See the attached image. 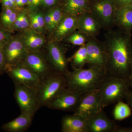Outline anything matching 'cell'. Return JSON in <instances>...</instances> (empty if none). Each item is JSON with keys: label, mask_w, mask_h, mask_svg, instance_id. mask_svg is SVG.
Masks as SVG:
<instances>
[{"label": "cell", "mask_w": 132, "mask_h": 132, "mask_svg": "<svg viewBox=\"0 0 132 132\" xmlns=\"http://www.w3.org/2000/svg\"><path fill=\"white\" fill-rule=\"evenodd\" d=\"M127 36L109 32L104 44L108 56L107 75L127 80L132 66V46Z\"/></svg>", "instance_id": "cell-1"}, {"label": "cell", "mask_w": 132, "mask_h": 132, "mask_svg": "<svg viewBox=\"0 0 132 132\" xmlns=\"http://www.w3.org/2000/svg\"><path fill=\"white\" fill-rule=\"evenodd\" d=\"M106 76L105 71L90 68L69 71L65 75L67 88L82 93L98 89Z\"/></svg>", "instance_id": "cell-2"}, {"label": "cell", "mask_w": 132, "mask_h": 132, "mask_svg": "<svg viewBox=\"0 0 132 132\" xmlns=\"http://www.w3.org/2000/svg\"><path fill=\"white\" fill-rule=\"evenodd\" d=\"M98 89L103 109L122 101L131 90L127 80L108 75Z\"/></svg>", "instance_id": "cell-3"}, {"label": "cell", "mask_w": 132, "mask_h": 132, "mask_svg": "<svg viewBox=\"0 0 132 132\" xmlns=\"http://www.w3.org/2000/svg\"><path fill=\"white\" fill-rule=\"evenodd\" d=\"M66 88L65 76L55 72L42 81L36 90L40 108L47 106L61 91Z\"/></svg>", "instance_id": "cell-4"}, {"label": "cell", "mask_w": 132, "mask_h": 132, "mask_svg": "<svg viewBox=\"0 0 132 132\" xmlns=\"http://www.w3.org/2000/svg\"><path fill=\"white\" fill-rule=\"evenodd\" d=\"M14 85V96L21 113L34 116L40 108L36 90L24 85Z\"/></svg>", "instance_id": "cell-5"}, {"label": "cell", "mask_w": 132, "mask_h": 132, "mask_svg": "<svg viewBox=\"0 0 132 132\" xmlns=\"http://www.w3.org/2000/svg\"><path fill=\"white\" fill-rule=\"evenodd\" d=\"M65 48L53 40L50 41L46 47L45 55L53 71L65 76L68 70V59L66 58Z\"/></svg>", "instance_id": "cell-6"}, {"label": "cell", "mask_w": 132, "mask_h": 132, "mask_svg": "<svg viewBox=\"0 0 132 132\" xmlns=\"http://www.w3.org/2000/svg\"><path fill=\"white\" fill-rule=\"evenodd\" d=\"M103 109L98 89L83 94L74 114L87 120Z\"/></svg>", "instance_id": "cell-7"}, {"label": "cell", "mask_w": 132, "mask_h": 132, "mask_svg": "<svg viewBox=\"0 0 132 132\" xmlns=\"http://www.w3.org/2000/svg\"><path fill=\"white\" fill-rule=\"evenodd\" d=\"M88 68L97 69L106 73L108 56L104 43L94 39H90L86 43Z\"/></svg>", "instance_id": "cell-8"}, {"label": "cell", "mask_w": 132, "mask_h": 132, "mask_svg": "<svg viewBox=\"0 0 132 132\" xmlns=\"http://www.w3.org/2000/svg\"><path fill=\"white\" fill-rule=\"evenodd\" d=\"M6 73L14 84L24 85L36 90L40 84V80L22 63L7 67Z\"/></svg>", "instance_id": "cell-9"}, {"label": "cell", "mask_w": 132, "mask_h": 132, "mask_svg": "<svg viewBox=\"0 0 132 132\" xmlns=\"http://www.w3.org/2000/svg\"><path fill=\"white\" fill-rule=\"evenodd\" d=\"M83 94L66 88L61 91L47 107L55 110L74 112Z\"/></svg>", "instance_id": "cell-10"}, {"label": "cell", "mask_w": 132, "mask_h": 132, "mask_svg": "<svg viewBox=\"0 0 132 132\" xmlns=\"http://www.w3.org/2000/svg\"><path fill=\"white\" fill-rule=\"evenodd\" d=\"M22 63L41 81L54 72L41 51L28 52Z\"/></svg>", "instance_id": "cell-11"}, {"label": "cell", "mask_w": 132, "mask_h": 132, "mask_svg": "<svg viewBox=\"0 0 132 132\" xmlns=\"http://www.w3.org/2000/svg\"><path fill=\"white\" fill-rule=\"evenodd\" d=\"M3 50L7 65V67L22 63L28 53L18 35H14L4 46Z\"/></svg>", "instance_id": "cell-12"}, {"label": "cell", "mask_w": 132, "mask_h": 132, "mask_svg": "<svg viewBox=\"0 0 132 132\" xmlns=\"http://www.w3.org/2000/svg\"><path fill=\"white\" fill-rule=\"evenodd\" d=\"M115 9L113 0H102L95 3L90 13L101 27H109L114 22Z\"/></svg>", "instance_id": "cell-13"}, {"label": "cell", "mask_w": 132, "mask_h": 132, "mask_svg": "<svg viewBox=\"0 0 132 132\" xmlns=\"http://www.w3.org/2000/svg\"><path fill=\"white\" fill-rule=\"evenodd\" d=\"M87 132H114L117 125L103 110L86 120Z\"/></svg>", "instance_id": "cell-14"}, {"label": "cell", "mask_w": 132, "mask_h": 132, "mask_svg": "<svg viewBox=\"0 0 132 132\" xmlns=\"http://www.w3.org/2000/svg\"><path fill=\"white\" fill-rule=\"evenodd\" d=\"M19 32L17 35L28 52H40L46 43V39L43 34L31 28Z\"/></svg>", "instance_id": "cell-15"}, {"label": "cell", "mask_w": 132, "mask_h": 132, "mask_svg": "<svg viewBox=\"0 0 132 132\" xmlns=\"http://www.w3.org/2000/svg\"><path fill=\"white\" fill-rule=\"evenodd\" d=\"M78 17L65 15L53 32V40L60 42L77 29Z\"/></svg>", "instance_id": "cell-16"}, {"label": "cell", "mask_w": 132, "mask_h": 132, "mask_svg": "<svg viewBox=\"0 0 132 132\" xmlns=\"http://www.w3.org/2000/svg\"><path fill=\"white\" fill-rule=\"evenodd\" d=\"M101 26L91 13H87L77 18V29L87 36L97 34Z\"/></svg>", "instance_id": "cell-17"}, {"label": "cell", "mask_w": 132, "mask_h": 132, "mask_svg": "<svg viewBox=\"0 0 132 132\" xmlns=\"http://www.w3.org/2000/svg\"><path fill=\"white\" fill-rule=\"evenodd\" d=\"M62 132H87L86 120L76 114L64 116L61 120Z\"/></svg>", "instance_id": "cell-18"}, {"label": "cell", "mask_w": 132, "mask_h": 132, "mask_svg": "<svg viewBox=\"0 0 132 132\" xmlns=\"http://www.w3.org/2000/svg\"><path fill=\"white\" fill-rule=\"evenodd\" d=\"M34 116L21 113L19 117L2 125V129L7 132H24L29 128Z\"/></svg>", "instance_id": "cell-19"}, {"label": "cell", "mask_w": 132, "mask_h": 132, "mask_svg": "<svg viewBox=\"0 0 132 132\" xmlns=\"http://www.w3.org/2000/svg\"><path fill=\"white\" fill-rule=\"evenodd\" d=\"M62 9L64 15L76 17L90 13V9L86 0H64Z\"/></svg>", "instance_id": "cell-20"}, {"label": "cell", "mask_w": 132, "mask_h": 132, "mask_svg": "<svg viewBox=\"0 0 132 132\" xmlns=\"http://www.w3.org/2000/svg\"><path fill=\"white\" fill-rule=\"evenodd\" d=\"M121 27L132 28V4L121 6L115 9L114 22Z\"/></svg>", "instance_id": "cell-21"}, {"label": "cell", "mask_w": 132, "mask_h": 132, "mask_svg": "<svg viewBox=\"0 0 132 132\" xmlns=\"http://www.w3.org/2000/svg\"><path fill=\"white\" fill-rule=\"evenodd\" d=\"M19 10L15 8L2 7L0 14V26L14 32V26Z\"/></svg>", "instance_id": "cell-22"}, {"label": "cell", "mask_w": 132, "mask_h": 132, "mask_svg": "<svg viewBox=\"0 0 132 132\" xmlns=\"http://www.w3.org/2000/svg\"><path fill=\"white\" fill-rule=\"evenodd\" d=\"M68 61L69 62H71L73 70L82 69L87 62V51L86 45L81 46L75 53L68 59Z\"/></svg>", "instance_id": "cell-23"}, {"label": "cell", "mask_w": 132, "mask_h": 132, "mask_svg": "<svg viewBox=\"0 0 132 132\" xmlns=\"http://www.w3.org/2000/svg\"><path fill=\"white\" fill-rule=\"evenodd\" d=\"M30 28L31 23L28 10L23 9L20 10L15 22L13 31L20 32Z\"/></svg>", "instance_id": "cell-24"}, {"label": "cell", "mask_w": 132, "mask_h": 132, "mask_svg": "<svg viewBox=\"0 0 132 132\" xmlns=\"http://www.w3.org/2000/svg\"><path fill=\"white\" fill-rule=\"evenodd\" d=\"M113 114L115 120H123L131 115V109L128 104L119 101L116 105Z\"/></svg>", "instance_id": "cell-25"}, {"label": "cell", "mask_w": 132, "mask_h": 132, "mask_svg": "<svg viewBox=\"0 0 132 132\" xmlns=\"http://www.w3.org/2000/svg\"><path fill=\"white\" fill-rule=\"evenodd\" d=\"M86 36L80 32L75 31L66 38L68 42L75 46H82L85 45L87 41Z\"/></svg>", "instance_id": "cell-26"}, {"label": "cell", "mask_w": 132, "mask_h": 132, "mask_svg": "<svg viewBox=\"0 0 132 132\" xmlns=\"http://www.w3.org/2000/svg\"><path fill=\"white\" fill-rule=\"evenodd\" d=\"M64 16L62 8L55 7L52 8V22L49 32L52 33L53 32Z\"/></svg>", "instance_id": "cell-27"}, {"label": "cell", "mask_w": 132, "mask_h": 132, "mask_svg": "<svg viewBox=\"0 0 132 132\" xmlns=\"http://www.w3.org/2000/svg\"><path fill=\"white\" fill-rule=\"evenodd\" d=\"M14 33L0 26V46H4L13 38Z\"/></svg>", "instance_id": "cell-28"}, {"label": "cell", "mask_w": 132, "mask_h": 132, "mask_svg": "<svg viewBox=\"0 0 132 132\" xmlns=\"http://www.w3.org/2000/svg\"><path fill=\"white\" fill-rule=\"evenodd\" d=\"M34 16L35 18L37 21L38 26L39 27L40 32L43 34L45 30V26L44 14L42 12L37 11L36 12H31Z\"/></svg>", "instance_id": "cell-29"}, {"label": "cell", "mask_w": 132, "mask_h": 132, "mask_svg": "<svg viewBox=\"0 0 132 132\" xmlns=\"http://www.w3.org/2000/svg\"><path fill=\"white\" fill-rule=\"evenodd\" d=\"M4 47L0 46V75L6 73L7 67L3 50Z\"/></svg>", "instance_id": "cell-30"}, {"label": "cell", "mask_w": 132, "mask_h": 132, "mask_svg": "<svg viewBox=\"0 0 132 132\" xmlns=\"http://www.w3.org/2000/svg\"><path fill=\"white\" fill-rule=\"evenodd\" d=\"M27 6L29 12H37L39 8L42 6V0H28Z\"/></svg>", "instance_id": "cell-31"}, {"label": "cell", "mask_w": 132, "mask_h": 132, "mask_svg": "<svg viewBox=\"0 0 132 132\" xmlns=\"http://www.w3.org/2000/svg\"><path fill=\"white\" fill-rule=\"evenodd\" d=\"M52 18V8L51 9H50L44 14L45 29H46L49 32L50 31V27H51Z\"/></svg>", "instance_id": "cell-32"}, {"label": "cell", "mask_w": 132, "mask_h": 132, "mask_svg": "<svg viewBox=\"0 0 132 132\" xmlns=\"http://www.w3.org/2000/svg\"><path fill=\"white\" fill-rule=\"evenodd\" d=\"M28 12L29 16L30 19L31 28L34 29L36 31H38L39 32L41 33L39 27V26H38V23H37V21H36L34 16L33 15L32 13L29 12L28 11Z\"/></svg>", "instance_id": "cell-33"}, {"label": "cell", "mask_w": 132, "mask_h": 132, "mask_svg": "<svg viewBox=\"0 0 132 132\" xmlns=\"http://www.w3.org/2000/svg\"><path fill=\"white\" fill-rule=\"evenodd\" d=\"M42 6L50 9L55 7L57 0H42Z\"/></svg>", "instance_id": "cell-34"}, {"label": "cell", "mask_w": 132, "mask_h": 132, "mask_svg": "<svg viewBox=\"0 0 132 132\" xmlns=\"http://www.w3.org/2000/svg\"><path fill=\"white\" fill-rule=\"evenodd\" d=\"M2 8H15V5L10 0H1Z\"/></svg>", "instance_id": "cell-35"}, {"label": "cell", "mask_w": 132, "mask_h": 132, "mask_svg": "<svg viewBox=\"0 0 132 132\" xmlns=\"http://www.w3.org/2000/svg\"><path fill=\"white\" fill-rule=\"evenodd\" d=\"M114 132H132V127H123L117 125Z\"/></svg>", "instance_id": "cell-36"}, {"label": "cell", "mask_w": 132, "mask_h": 132, "mask_svg": "<svg viewBox=\"0 0 132 132\" xmlns=\"http://www.w3.org/2000/svg\"><path fill=\"white\" fill-rule=\"evenodd\" d=\"M125 99L127 102V104L131 109L132 111V90H130L129 91Z\"/></svg>", "instance_id": "cell-37"}, {"label": "cell", "mask_w": 132, "mask_h": 132, "mask_svg": "<svg viewBox=\"0 0 132 132\" xmlns=\"http://www.w3.org/2000/svg\"><path fill=\"white\" fill-rule=\"evenodd\" d=\"M116 1L120 6L132 4V0H116Z\"/></svg>", "instance_id": "cell-38"}, {"label": "cell", "mask_w": 132, "mask_h": 132, "mask_svg": "<svg viewBox=\"0 0 132 132\" xmlns=\"http://www.w3.org/2000/svg\"><path fill=\"white\" fill-rule=\"evenodd\" d=\"M28 3V0H21V2L17 7L18 10L22 9V7L25 5H27Z\"/></svg>", "instance_id": "cell-39"}, {"label": "cell", "mask_w": 132, "mask_h": 132, "mask_svg": "<svg viewBox=\"0 0 132 132\" xmlns=\"http://www.w3.org/2000/svg\"><path fill=\"white\" fill-rule=\"evenodd\" d=\"M127 81L128 84H129L130 89H131V90H132V66L131 72H130V75L129 76V77L128 78Z\"/></svg>", "instance_id": "cell-40"}, {"label": "cell", "mask_w": 132, "mask_h": 132, "mask_svg": "<svg viewBox=\"0 0 132 132\" xmlns=\"http://www.w3.org/2000/svg\"><path fill=\"white\" fill-rule=\"evenodd\" d=\"M10 1H12L14 3L15 5V0H10Z\"/></svg>", "instance_id": "cell-41"}]
</instances>
